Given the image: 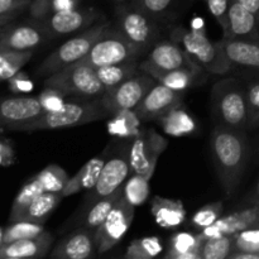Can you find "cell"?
<instances>
[{
  "label": "cell",
  "instance_id": "6da1fadb",
  "mask_svg": "<svg viewBox=\"0 0 259 259\" xmlns=\"http://www.w3.org/2000/svg\"><path fill=\"white\" fill-rule=\"evenodd\" d=\"M210 151L223 190L228 197L233 196L247 167V137L240 129L217 125L210 138Z\"/></svg>",
  "mask_w": 259,
  "mask_h": 259
},
{
  "label": "cell",
  "instance_id": "7a4b0ae2",
  "mask_svg": "<svg viewBox=\"0 0 259 259\" xmlns=\"http://www.w3.org/2000/svg\"><path fill=\"white\" fill-rule=\"evenodd\" d=\"M212 115L218 125L243 131L248 125L247 93L238 80L232 77L218 81L211 91Z\"/></svg>",
  "mask_w": 259,
  "mask_h": 259
},
{
  "label": "cell",
  "instance_id": "3957f363",
  "mask_svg": "<svg viewBox=\"0 0 259 259\" xmlns=\"http://www.w3.org/2000/svg\"><path fill=\"white\" fill-rule=\"evenodd\" d=\"M172 40L179 43L204 71L222 76L232 70L233 66L225 56L222 40H210L205 34V30L179 27L172 32Z\"/></svg>",
  "mask_w": 259,
  "mask_h": 259
},
{
  "label": "cell",
  "instance_id": "277c9868",
  "mask_svg": "<svg viewBox=\"0 0 259 259\" xmlns=\"http://www.w3.org/2000/svg\"><path fill=\"white\" fill-rule=\"evenodd\" d=\"M45 85L77 99H99L106 91L95 68L82 60L50 75Z\"/></svg>",
  "mask_w": 259,
  "mask_h": 259
},
{
  "label": "cell",
  "instance_id": "5b68a950",
  "mask_svg": "<svg viewBox=\"0 0 259 259\" xmlns=\"http://www.w3.org/2000/svg\"><path fill=\"white\" fill-rule=\"evenodd\" d=\"M110 116L99 99H81L68 101L58 111L43 113L39 118L30 121L28 129H63L83 125Z\"/></svg>",
  "mask_w": 259,
  "mask_h": 259
},
{
  "label": "cell",
  "instance_id": "8992f818",
  "mask_svg": "<svg viewBox=\"0 0 259 259\" xmlns=\"http://www.w3.org/2000/svg\"><path fill=\"white\" fill-rule=\"evenodd\" d=\"M105 23H99L93 24L91 27L86 28L81 33L76 34L71 39L66 40L63 45H61L53 53H51L39 67L40 75H52L57 71L62 70L66 66L75 63L77 61L82 60L89 52L94 43L98 40V38L103 34L105 30Z\"/></svg>",
  "mask_w": 259,
  "mask_h": 259
},
{
  "label": "cell",
  "instance_id": "52a82bcc",
  "mask_svg": "<svg viewBox=\"0 0 259 259\" xmlns=\"http://www.w3.org/2000/svg\"><path fill=\"white\" fill-rule=\"evenodd\" d=\"M139 55L141 53L126 40L119 29L105 28L103 34L94 43L90 52L82 58V61L93 66L94 68H98L136 61Z\"/></svg>",
  "mask_w": 259,
  "mask_h": 259
},
{
  "label": "cell",
  "instance_id": "ba28073f",
  "mask_svg": "<svg viewBox=\"0 0 259 259\" xmlns=\"http://www.w3.org/2000/svg\"><path fill=\"white\" fill-rule=\"evenodd\" d=\"M156 83L149 73L141 70L115 88L106 90L100 100L110 115L120 110H134Z\"/></svg>",
  "mask_w": 259,
  "mask_h": 259
},
{
  "label": "cell",
  "instance_id": "9c48e42d",
  "mask_svg": "<svg viewBox=\"0 0 259 259\" xmlns=\"http://www.w3.org/2000/svg\"><path fill=\"white\" fill-rule=\"evenodd\" d=\"M168 146V141L154 129H142L129 147V163L132 174L151 180L159 156Z\"/></svg>",
  "mask_w": 259,
  "mask_h": 259
},
{
  "label": "cell",
  "instance_id": "30bf717a",
  "mask_svg": "<svg viewBox=\"0 0 259 259\" xmlns=\"http://www.w3.org/2000/svg\"><path fill=\"white\" fill-rule=\"evenodd\" d=\"M134 219V206L129 204L121 195L116 200L115 205L111 209L103 224L94 232L96 252L99 254L113 249L131 228Z\"/></svg>",
  "mask_w": 259,
  "mask_h": 259
},
{
  "label": "cell",
  "instance_id": "8fae6325",
  "mask_svg": "<svg viewBox=\"0 0 259 259\" xmlns=\"http://www.w3.org/2000/svg\"><path fill=\"white\" fill-rule=\"evenodd\" d=\"M118 29L139 53L153 46L157 37L156 25L149 19V15L138 8L118 10Z\"/></svg>",
  "mask_w": 259,
  "mask_h": 259
},
{
  "label": "cell",
  "instance_id": "7c38bea8",
  "mask_svg": "<svg viewBox=\"0 0 259 259\" xmlns=\"http://www.w3.org/2000/svg\"><path fill=\"white\" fill-rule=\"evenodd\" d=\"M99 18L94 8H75L62 10L43 19V30L48 37L58 38L91 27Z\"/></svg>",
  "mask_w": 259,
  "mask_h": 259
},
{
  "label": "cell",
  "instance_id": "4fadbf2b",
  "mask_svg": "<svg viewBox=\"0 0 259 259\" xmlns=\"http://www.w3.org/2000/svg\"><path fill=\"white\" fill-rule=\"evenodd\" d=\"M159 70H179L185 68L201 75L202 67L175 40H161L154 43L147 60L143 61Z\"/></svg>",
  "mask_w": 259,
  "mask_h": 259
},
{
  "label": "cell",
  "instance_id": "5bb4252c",
  "mask_svg": "<svg viewBox=\"0 0 259 259\" xmlns=\"http://www.w3.org/2000/svg\"><path fill=\"white\" fill-rule=\"evenodd\" d=\"M259 223V204H250V206L242 210L220 217L214 224L204 228L199 233L202 242L207 239L223 237V235H234L248 228L257 227Z\"/></svg>",
  "mask_w": 259,
  "mask_h": 259
},
{
  "label": "cell",
  "instance_id": "9a60e30c",
  "mask_svg": "<svg viewBox=\"0 0 259 259\" xmlns=\"http://www.w3.org/2000/svg\"><path fill=\"white\" fill-rule=\"evenodd\" d=\"M131 172L129 149L118 154V156L111 157L109 161H106L98 180V184L94 187V196L90 200L91 204L95 202L96 200L114 194L116 190L123 187Z\"/></svg>",
  "mask_w": 259,
  "mask_h": 259
},
{
  "label": "cell",
  "instance_id": "2e32d148",
  "mask_svg": "<svg viewBox=\"0 0 259 259\" xmlns=\"http://www.w3.org/2000/svg\"><path fill=\"white\" fill-rule=\"evenodd\" d=\"M182 98L184 93L157 82L134 110L142 120H156L172 108L182 104Z\"/></svg>",
  "mask_w": 259,
  "mask_h": 259
},
{
  "label": "cell",
  "instance_id": "e0dca14e",
  "mask_svg": "<svg viewBox=\"0 0 259 259\" xmlns=\"http://www.w3.org/2000/svg\"><path fill=\"white\" fill-rule=\"evenodd\" d=\"M223 38L259 40L257 15L240 4L238 0H230L227 29L223 32Z\"/></svg>",
  "mask_w": 259,
  "mask_h": 259
},
{
  "label": "cell",
  "instance_id": "ac0fdd59",
  "mask_svg": "<svg viewBox=\"0 0 259 259\" xmlns=\"http://www.w3.org/2000/svg\"><path fill=\"white\" fill-rule=\"evenodd\" d=\"M95 250L94 232L82 228L58 243L50 257L53 259H86L93 257Z\"/></svg>",
  "mask_w": 259,
  "mask_h": 259
},
{
  "label": "cell",
  "instance_id": "d6986e66",
  "mask_svg": "<svg viewBox=\"0 0 259 259\" xmlns=\"http://www.w3.org/2000/svg\"><path fill=\"white\" fill-rule=\"evenodd\" d=\"M222 45L232 66L259 70V40L222 38Z\"/></svg>",
  "mask_w": 259,
  "mask_h": 259
},
{
  "label": "cell",
  "instance_id": "ffe728a7",
  "mask_svg": "<svg viewBox=\"0 0 259 259\" xmlns=\"http://www.w3.org/2000/svg\"><path fill=\"white\" fill-rule=\"evenodd\" d=\"M53 243V237L50 233H42L35 238L19 239L8 243L0 249V258L20 259V258H40L47 254Z\"/></svg>",
  "mask_w": 259,
  "mask_h": 259
},
{
  "label": "cell",
  "instance_id": "44dd1931",
  "mask_svg": "<svg viewBox=\"0 0 259 259\" xmlns=\"http://www.w3.org/2000/svg\"><path fill=\"white\" fill-rule=\"evenodd\" d=\"M151 212L157 224L163 229H176L181 227L186 219V209L181 200L154 196Z\"/></svg>",
  "mask_w": 259,
  "mask_h": 259
},
{
  "label": "cell",
  "instance_id": "7402d4cb",
  "mask_svg": "<svg viewBox=\"0 0 259 259\" xmlns=\"http://www.w3.org/2000/svg\"><path fill=\"white\" fill-rule=\"evenodd\" d=\"M45 113L37 98L7 99L0 104V116L8 121H33Z\"/></svg>",
  "mask_w": 259,
  "mask_h": 259
},
{
  "label": "cell",
  "instance_id": "603a6c76",
  "mask_svg": "<svg viewBox=\"0 0 259 259\" xmlns=\"http://www.w3.org/2000/svg\"><path fill=\"white\" fill-rule=\"evenodd\" d=\"M105 162L103 157H94L90 161L86 162L72 177H70L61 195L63 197H67L77 192L85 191V190H94V187L98 184Z\"/></svg>",
  "mask_w": 259,
  "mask_h": 259
},
{
  "label": "cell",
  "instance_id": "cb8c5ba5",
  "mask_svg": "<svg viewBox=\"0 0 259 259\" xmlns=\"http://www.w3.org/2000/svg\"><path fill=\"white\" fill-rule=\"evenodd\" d=\"M139 68L144 71V72L149 73L157 82L162 83V85L167 86V88L172 89L175 91H180V93L186 91L194 83L195 78L200 76L197 73L192 72V71L185 70V68H179V70H159V68L147 65L146 62H142L139 65Z\"/></svg>",
  "mask_w": 259,
  "mask_h": 259
},
{
  "label": "cell",
  "instance_id": "d4e9b609",
  "mask_svg": "<svg viewBox=\"0 0 259 259\" xmlns=\"http://www.w3.org/2000/svg\"><path fill=\"white\" fill-rule=\"evenodd\" d=\"M202 239L200 234L180 232L169 237L168 248L163 257L166 259H201Z\"/></svg>",
  "mask_w": 259,
  "mask_h": 259
},
{
  "label": "cell",
  "instance_id": "484cf974",
  "mask_svg": "<svg viewBox=\"0 0 259 259\" xmlns=\"http://www.w3.org/2000/svg\"><path fill=\"white\" fill-rule=\"evenodd\" d=\"M162 129L166 134L176 138L191 136L197 129L196 121L180 104L158 119Z\"/></svg>",
  "mask_w": 259,
  "mask_h": 259
},
{
  "label": "cell",
  "instance_id": "4316f807",
  "mask_svg": "<svg viewBox=\"0 0 259 259\" xmlns=\"http://www.w3.org/2000/svg\"><path fill=\"white\" fill-rule=\"evenodd\" d=\"M47 37L43 28L40 29L33 25H20L3 39L2 45L12 51H28L39 46Z\"/></svg>",
  "mask_w": 259,
  "mask_h": 259
},
{
  "label": "cell",
  "instance_id": "83f0119b",
  "mask_svg": "<svg viewBox=\"0 0 259 259\" xmlns=\"http://www.w3.org/2000/svg\"><path fill=\"white\" fill-rule=\"evenodd\" d=\"M108 123L110 136L118 138H136L141 133V120L136 110H120L113 114Z\"/></svg>",
  "mask_w": 259,
  "mask_h": 259
},
{
  "label": "cell",
  "instance_id": "f1b7e54d",
  "mask_svg": "<svg viewBox=\"0 0 259 259\" xmlns=\"http://www.w3.org/2000/svg\"><path fill=\"white\" fill-rule=\"evenodd\" d=\"M62 199L63 196L60 192L45 191L33 200L32 204L28 206V209L23 212V215L19 219L42 224L47 219L48 215L56 209V206L60 204Z\"/></svg>",
  "mask_w": 259,
  "mask_h": 259
},
{
  "label": "cell",
  "instance_id": "f546056e",
  "mask_svg": "<svg viewBox=\"0 0 259 259\" xmlns=\"http://www.w3.org/2000/svg\"><path fill=\"white\" fill-rule=\"evenodd\" d=\"M123 195V187L116 190L114 194L109 195V196L103 197V199L96 200L95 202H93L90 206V209L86 212L85 218H83V228L85 229L91 230V232H95L99 227L104 223V220L108 218V215L110 214L111 209L115 205L116 200Z\"/></svg>",
  "mask_w": 259,
  "mask_h": 259
},
{
  "label": "cell",
  "instance_id": "4dcf8cb0",
  "mask_svg": "<svg viewBox=\"0 0 259 259\" xmlns=\"http://www.w3.org/2000/svg\"><path fill=\"white\" fill-rule=\"evenodd\" d=\"M95 70L106 90H110L136 75L141 68L134 61H131V62L118 63V65L103 66V67H98Z\"/></svg>",
  "mask_w": 259,
  "mask_h": 259
},
{
  "label": "cell",
  "instance_id": "1f68e13d",
  "mask_svg": "<svg viewBox=\"0 0 259 259\" xmlns=\"http://www.w3.org/2000/svg\"><path fill=\"white\" fill-rule=\"evenodd\" d=\"M163 250L158 237H144L134 239L128 245L124 258L125 259H151L158 257Z\"/></svg>",
  "mask_w": 259,
  "mask_h": 259
},
{
  "label": "cell",
  "instance_id": "d6a6232c",
  "mask_svg": "<svg viewBox=\"0 0 259 259\" xmlns=\"http://www.w3.org/2000/svg\"><path fill=\"white\" fill-rule=\"evenodd\" d=\"M123 196L134 207L143 205L149 197V179L132 174L123 185Z\"/></svg>",
  "mask_w": 259,
  "mask_h": 259
},
{
  "label": "cell",
  "instance_id": "836d02e7",
  "mask_svg": "<svg viewBox=\"0 0 259 259\" xmlns=\"http://www.w3.org/2000/svg\"><path fill=\"white\" fill-rule=\"evenodd\" d=\"M38 181L43 186L45 191L62 192L66 184L70 180L67 172L58 164H50L37 175Z\"/></svg>",
  "mask_w": 259,
  "mask_h": 259
},
{
  "label": "cell",
  "instance_id": "e575fe53",
  "mask_svg": "<svg viewBox=\"0 0 259 259\" xmlns=\"http://www.w3.org/2000/svg\"><path fill=\"white\" fill-rule=\"evenodd\" d=\"M32 53L29 51H5L0 52V78L14 77L20 67L28 62Z\"/></svg>",
  "mask_w": 259,
  "mask_h": 259
},
{
  "label": "cell",
  "instance_id": "d590c367",
  "mask_svg": "<svg viewBox=\"0 0 259 259\" xmlns=\"http://www.w3.org/2000/svg\"><path fill=\"white\" fill-rule=\"evenodd\" d=\"M233 252V235L207 239L202 242L200 249L201 259H228Z\"/></svg>",
  "mask_w": 259,
  "mask_h": 259
},
{
  "label": "cell",
  "instance_id": "8d00e7d4",
  "mask_svg": "<svg viewBox=\"0 0 259 259\" xmlns=\"http://www.w3.org/2000/svg\"><path fill=\"white\" fill-rule=\"evenodd\" d=\"M45 192V189L40 185V182L38 181L37 177H34L33 180H30L24 187L19 191L17 199H15L14 206H13V218H18L19 219L23 215V212L28 209L30 204H32L33 200L37 196H39L40 194Z\"/></svg>",
  "mask_w": 259,
  "mask_h": 259
},
{
  "label": "cell",
  "instance_id": "74e56055",
  "mask_svg": "<svg viewBox=\"0 0 259 259\" xmlns=\"http://www.w3.org/2000/svg\"><path fill=\"white\" fill-rule=\"evenodd\" d=\"M78 3L80 0H34L30 12L33 17L45 19L57 12L78 8Z\"/></svg>",
  "mask_w": 259,
  "mask_h": 259
},
{
  "label": "cell",
  "instance_id": "f35d334b",
  "mask_svg": "<svg viewBox=\"0 0 259 259\" xmlns=\"http://www.w3.org/2000/svg\"><path fill=\"white\" fill-rule=\"evenodd\" d=\"M42 233H45V228H43L42 224L22 220V222L17 223V224H14L13 227H10L9 229L5 232L3 242H4L5 244H8V243L15 242V240L19 239L35 238L38 237V235L42 234Z\"/></svg>",
  "mask_w": 259,
  "mask_h": 259
},
{
  "label": "cell",
  "instance_id": "ab89813d",
  "mask_svg": "<svg viewBox=\"0 0 259 259\" xmlns=\"http://www.w3.org/2000/svg\"><path fill=\"white\" fill-rule=\"evenodd\" d=\"M223 210H224V204L222 201H215L211 204H207L205 206L200 207L194 215H192L191 223L192 227H195L196 229L202 230L204 228L209 227V225L214 224L223 214Z\"/></svg>",
  "mask_w": 259,
  "mask_h": 259
},
{
  "label": "cell",
  "instance_id": "60d3db41",
  "mask_svg": "<svg viewBox=\"0 0 259 259\" xmlns=\"http://www.w3.org/2000/svg\"><path fill=\"white\" fill-rule=\"evenodd\" d=\"M233 252L259 254V228H248L233 235Z\"/></svg>",
  "mask_w": 259,
  "mask_h": 259
},
{
  "label": "cell",
  "instance_id": "b9f144b4",
  "mask_svg": "<svg viewBox=\"0 0 259 259\" xmlns=\"http://www.w3.org/2000/svg\"><path fill=\"white\" fill-rule=\"evenodd\" d=\"M248 108L247 128L255 129L259 126V80L252 81L245 88Z\"/></svg>",
  "mask_w": 259,
  "mask_h": 259
},
{
  "label": "cell",
  "instance_id": "7bdbcfd3",
  "mask_svg": "<svg viewBox=\"0 0 259 259\" xmlns=\"http://www.w3.org/2000/svg\"><path fill=\"white\" fill-rule=\"evenodd\" d=\"M65 96V94L61 93L57 89L46 88V90L40 94L38 100H39L45 113H48V111H58L66 104Z\"/></svg>",
  "mask_w": 259,
  "mask_h": 259
},
{
  "label": "cell",
  "instance_id": "ee69618b",
  "mask_svg": "<svg viewBox=\"0 0 259 259\" xmlns=\"http://www.w3.org/2000/svg\"><path fill=\"white\" fill-rule=\"evenodd\" d=\"M210 14L215 18L222 30L227 29L228 12H229L230 0H205Z\"/></svg>",
  "mask_w": 259,
  "mask_h": 259
},
{
  "label": "cell",
  "instance_id": "f6af8a7d",
  "mask_svg": "<svg viewBox=\"0 0 259 259\" xmlns=\"http://www.w3.org/2000/svg\"><path fill=\"white\" fill-rule=\"evenodd\" d=\"M136 3V8L146 13L149 17H154V15H161L162 13L166 12L174 0H134Z\"/></svg>",
  "mask_w": 259,
  "mask_h": 259
},
{
  "label": "cell",
  "instance_id": "bcb514c9",
  "mask_svg": "<svg viewBox=\"0 0 259 259\" xmlns=\"http://www.w3.org/2000/svg\"><path fill=\"white\" fill-rule=\"evenodd\" d=\"M30 0H0V14H5L8 12L25 7L29 4Z\"/></svg>",
  "mask_w": 259,
  "mask_h": 259
},
{
  "label": "cell",
  "instance_id": "7dc6e473",
  "mask_svg": "<svg viewBox=\"0 0 259 259\" xmlns=\"http://www.w3.org/2000/svg\"><path fill=\"white\" fill-rule=\"evenodd\" d=\"M15 80H14V86L17 90L19 91H23V93H29V91H32L33 89V82L29 80V78H27L24 76V77H20L19 76L15 75Z\"/></svg>",
  "mask_w": 259,
  "mask_h": 259
},
{
  "label": "cell",
  "instance_id": "c3c4849f",
  "mask_svg": "<svg viewBox=\"0 0 259 259\" xmlns=\"http://www.w3.org/2000/svg\"><path fill=\"white\" fill-rule=\"evenodd\" d=\"M240 4L244 5L247 9H249L250 12L254 13L258 18V22H259V0H238Z\"/></svg>",
  "mask_w": 259,
  "mask_h": 259
},
{
  "label": "cell",
  "instance_id": "681fc988",
  "mask_svg": "<svg viewBox=\"0 0 259 259\" xmlns=\"http://www.w3.org/2000/svg\"><path fill=\"white\" fill-rule=\"evenodd\" d=\"M228 259H259V254L258 253L233 252Z\"/></svg>",
  "mask_w": 259,
  "mask_h": 259
},
{
  "label": "cell",
  "instance_id": "f907efd6",
  "mask_svg": "<svg viewBox=\"0 0 259 259\" xmlns=\"http://www.w3.org/2000/svg\"><path fill=\"white\" fill-rule=\"evenodd\" d=\"M257 199H259V179H258L257 185H255L254 191H253V194H252V197H250V199H249V202H250V204H252V202L255 201V200H257Z\"/></svg>",
  "mask_w": 259,
  "mask_h": 259
},
{
  "label": "cell",
  "instance_id": "816d5d0a",
  "mask_svg": "<svg viewBox=\"0 0 259 259\" xmlns=\"http://www.w3.org/2000/svg\"><path fill=\"white\" fill-rule=\"evenodd\" d=\"M3 238H4V235H3V232H2V229H0V243L3 242Z\"/></svg>",
  "mask_w": 259,
  "mask_h": 259
},
{
  "label": "cell",
  "instance_id": "f5cc1de1",
  "mask_svg": "<svg viewBox=\"0 0 259 259\" xmlns=\"http://www.w3.org/2000/svg\"><path fill=\"white\" fill-rule=\"evenodd\" d=\"M252 204H259V199H257V200H255V201H253V202H252Z\"/></svg>",
  "mask_w": 259,
  "mask_h": 259
},
{
  "label": "cell",
  "instance_id": "db71d44e",
  "mask_svg": "<svg viewBox=\"0 0 259 259\" xmlns=\"http://www.w3.org/2000/svg\"><path fill=\"white\" fill-rule=\"evenodd\" d=\"M114 2H123V0H114Z\"/></svg>",
  "mask_w": 259,
  "mask_h": 259
},
{
  "label": "cell",
  "instance_id": "11a10c76",
  "mask_svg": "<svg viewBox=\"0 0 259 259\" xmlns=\"http://www.w3.org/2000/svg\"><path fill=\"white\" fill-rule=\"evenodd\" d=\"M0 24H2V18H0Z\"/></svg>",
  "mask_w": 259,
  "mask_h": 259
},
{
  "label": "cell",
  "instance_id": "9f6ffc18",
  "mask_svg": "<svg viewBox=\"0 0 259 259\" xmlns=\"http://www.w3.org/2000/svg\"><path fill=\"white\" fill-rule=\"evenodd\" d=\"M257 228H259V223H258V224H257Z\"/></svg>",
  "mask_w": 259,
  "mask_h": 259
},
{
  "label": "cell",
  "instance_id": "6f0895ef",
  "mask_svg": "<svg viewBox=\"0 0 259 259\" xmlns=\"http://www.w3.org/2000/svg\"><path fill=\"white\" fill-rule=\"evenodd\" d=\"M133 2H134V0H133Z\"/></svg>",
  "mask_w": 259,
  "mask_h": 259
}]
</instances>
